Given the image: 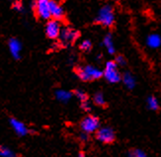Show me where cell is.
I'll list each match as a JSON object with an SVG mask.
<instances>
[{
    "label": "cell",
    "instance_id": "cell-11",
    "mask_svg": "<svg viewBox=\"0 0 161 157\" xmlns=\"http://www.w3.org/2000/svg\"><path fill=\"white\" fill-rule=\"evenodd\" d=\"M51 7V15L52 19L61 21L65 17V11L62 5L58 1V0H51L50 3Z\"/></svg>",
    "mask_w": 161,
    "mask_h": 157
},
{
    "label": "cell",
    "instance_id": "cell-7",
    "mask_svg": "<svg viewBox=\"0 0 161 157\" xmlns=\"http://www.w3.org/2000/svg\"><path fill=\"white\" fill-rule=\"evenodd\" d=\"M100 127V120L96 116L88 115L80 122L81 131L88 134L96 132Z\"/></svg>",
    "mask_w": 161,
    "mask_h": 157
},
{
    "label": "cell",
    "instance_id": "cell-19",
    "mask_svg": "<svg viewBox=\"0 0 161 157\" xmlns=\"http://www.w3.org/2000/svg\"><path fill=\"white\" fill-rule=\"evenodd\" d=\"M92 42H91L90 40H83L80 44H79V49L84 53H88L90 52L91 49H92Z\"/></svg>",
    "mask_w": 161,
    "mask_h": 157
},
{
    "label": "cell",
    "instance_id": "cell-14",
    "mask_svg": "<svg viewBox=\"0 0 161 157\" xmlns=\"http://www.w3.org/2000/svg\"><path fill=\"white\" fill-rule=\"evenodd\" d=\"M72 96H73V93H71V92H69L67 90L58 89L55 91V98H57L59 102H62V103L68 102Z\"/></svg>",
    "mask_w": 161,
    "mask_h": 157
},
{
    "label": "cell",
    "instance_id": "cell-10",
    "mask_svg": "<svg viewBox=\"0 0 161 157\" xmlns=\"http://www.w3.org/2000/svg\"><path fill=\"white\" fill-rule=\"evenodd\" d=\"M9 124H10V126L12 127V130L15 132V133L19 135V137H26V135L31 132L23 122H21V121H19L16 118H10Z\"/></svg>",
    "mask_w": 161,
    "mask_h": 157
},
{
    "label": "cell",
    "instance_id": "cell-15",
    "mask_svg": "<svg viewBox=\"0 0 161 157\" xmlns=\"http://www.w3.org/2000/svg\"><path fill=\"white\" fill-rule=\"evenodd\" d=\"M122 81L128 89H134L136 86V79L130 72H125L122 76Z\"/></svg>",
    "mask_w": 161,
    "mask_h": 157
},
{
    "label": "cell",
    "instance_id": "cell-16",
    "mask_svg": "<svg viewBox=\"0 0 161 157\" xmlns=\"http://www.w3.org/2000/svg\"><path fill=\"white\" fill-rule=\"evenodd\" d=\"M93 103L96 106L99 107H105L106 106V100H105V96L102 92H96L93 96Z\"/></svg>",
    "mask_w": 161,
    "mask_h": 157
},
{
    "label": "cell",
    "instance_id": "cell-20",
    "mask_svg": "<svg viewBox=\"0 0 161 157\" xmlns=\"http://www.w3.org/2000/svg\"><path fill=\"white\" fill-rule=\"evenodd\" d=\"M0 155H1V157H17L10 148L5 145H2L0 148Z\"/></svg>",
    "mask_w": 161,
    "mask_h": 157
},
{
    "label": "cell",
    "instance_id": "cell-2",
    "mask_svg": "<svg viewBox=\"0 0 161 157\" xmlns=\"http://www.w3.org/2000/svg\"><path fill=\"white\" fill-rule=\"evenodd\" d=\"M75 74L83 82H89L100 79L104 76L103 70L98 68L92 64H86V65L77 66L75 68Z\"/></svg>",
    "mask_w": 161,
    "mask_h": 157
},
{
    "label": "cell",
    "instance_id": "cell-13",
    "mask_svg": "<svg viewBox=\"0 0 161 157\" xmlns=\"http://www.w3.org/2000/svg\"><path fill=\"white\" fill-rule=\"evenodd\" d=\"M102 45L105 47V48H106V51L109 54L114 55L116 53V48H115V44H114L113 35L111 33H108L104 36Z\"/></svg>",
    "mask_w": 161,
    "mask_h": 157
},
{
    "label": "cell",
    "instance_id": "cell-29",
    "mask_svg": "<svg viewBox=\"0 0 161 157\" xmlns=\"http://www.w3.org/2000/svg\"><path fill=\"white\" fill-rule=\"evenodd\" d=\"M9 1H13V2H14V1H15V0H9Z\"/></svg>",
    "mask_w": 161,
    "mask_h": 157
},
{
    "label": "cell",
    "instance_id": "cell-24",
    "mask_svg": "<svg viewBox=\"0 0 161 157\" xmlns=\"http://www.w3.org/2000/svg\"><path fill=\"white\" fill-rule=\"evenodd\" d=\"M80 107H81V109L83 111H85V112H90L91 110H92V106H91V103L89 101L81 103L80 104Z\"/></svg>",
    "mask_w": 161,
    "mask_h": 157
},
{
    "label": "cell",
    "instance_id": "cell-26",
    "mask_svg": "<svg viewBox=\"0 0 161 157\" xmlns=\"http://www.w3.org/2000/svg\"><path fill=\"white\" fill-rule=\"evenodd\" d=\"M77 157H86V156H85V153H84V152H79Z\"/></svg>",
    "mask_w": 161,
    "mask_h": 157
},
{
    "label": "cell",
    "instance_id": "cell-28",
    "mask_svg": "<svg viewBox=\"0 0 161 157\" xmlns=\"http://www.w3.org/2000/svg\"><path fill=\"white\" fill-rule=\"evenodd\" d=\"M109 1H119V0H109Z\"/></svg>",
    "mask_w": 161,
    "mask_h": 157
},
{
    "label": "cell",
    "instance_id": "cell-17",
    "mask_svg": "<svg viewBox=\"0 0 161 157\" xmlns=\"http://www.w3.org/2000/svg\"><path fill=\"white\" fill-rule=\"evenodd\" d=\"M146 105H147V108L151 111H157L159 109V103L158 100L154 96H149L146 100Z\"/></svg>",
    "mask_w": 161,
    "mask_h": 157
},
{
    "label": "cell",
    "instance_id": "cell-5",
    "mask_svg": "<svg viewBox=\"0 0 161 157\" xmlns=\"http://www.w3.org/2000/svg\"><path fill=\"white\" fill-rule=\"evenodd\" d=\"M79 36L80 33L76 29H74V28L69 26H64L59 35L58 42L61 47H68L77 41Z\"/></svg>",
    "mask_w": 161,
    "mask_h": 157
},
{
    "label": "cell",
    "instance_id": "cell-18",
    "mask_svg": "<svg viewBox=\"0 0 161 157\" xmlns=\"http://www.w3.org/2000/svg\"><path fill=\"white\" fill-rule=\"evenodd\" d=\"M73 95L79 100L80 103L88 101V95H87V93H86V92H84L83 90H81V89H76V90H74Z\"/></svg>",
    "mask_w": 161,
    "mask_h": 157
},
{
    "label": "cell",
    "instance_id": "cell-22",
    "mask_svg": "<svg viewBox=\"0 0 161 157\" xmlns=\"http://www.w3.org/2000/svg\"><path fill=\"white\" fill-rule=\"evenodd\" d=\"M114 60L118 64V66L123 67V66L127 65V59H125V58L123 54H118V55H116V58H115Z\"/></svg>",
    "mask_w": 161,
    "mask_h": 157
},
{
    "label": "cell",
    "instance_id": "cell-8",
    "mask_svg": "<svg viewBox=\"0 0 161 157\" xmlns=\"http://www.w3.org/2000/svg\"><path fill=\"white\" fill-rule=\"evenodd\" d=\"M96 138L102 143H113L116 139V133L113 128L110 126H101L96 132Z\"/></svg>",
    "mask_w": 161,
    "mask_h": 157
},
{
    "label": "cell",
    "instance_id": "cell-25",
    "mask_svg": "<svg viewBox=\"0 0 161 157\" xmlns=\"http://www.w3.org/2000/svg\"><path fill=\"white\" fill-rule=\"evenodd\" d=\"M88 138H89V134L88 133H85V132H81L80 134H79V139L81 140V141H87L88 140Z\"/></svg>",
    "mask_w": 161,
    "mask_h": 157
},
{
    "label": "cell",
    "instance_id": "cell-21",
    "mask_svg": "<svg viewBox=\"0 0 161 157\" xmlns=\"http://www.w3.org/2000/svg\"><path fill=\"white\" fill-rule=\"evenodd\" d=\"M12 9L14 11H16L17 13H24L25 12V7L23 5V3L19 1V0H15L12 3Z\"/></svg>",
    "mask_w": 161,
    "mask_h": 157
},
{
    "label": "cell",
    "instance_id": "cell-3",
    "mask_svg": "<svg viewBox=\"0 0 161 157\" xmlns=\"http://www.w3.org/2000/svg\"><path fill=\"white\" fill-rule=\"evenodd\" d=\"M50 3L51 0H34L33 1V5L31 7L35 13V16L39 20L47 22L52 19Z\"/></svg>",
    "mask_w": 161,
    "mask_h": 157
},
{
    "label": "cell",
    "instance_id": "cell-23",
    "mask_svg": "<svg viewBox=\"0 0 161 157\" xmlns=\"http://www.w3.org/2000/svg\"><path fill=\"white\" fill-rule=\"evenodd\" d=\"M129 157H147L141 149H131L129 152Z\"/></svg>",
    "mask_w": 161,
    "mask_h": 157
},
{
    "label": "cell",
    "instance_id": "cell-4",
    "mask_svg": "<svg viewBox=\"0 0 161 157\" xmlns=\"http://www.w3.org/2000/svg\"><path fill=\"white\" fill-rule=\"evenodd\" d=\"M118 64L115 60H108L105 63V67L103 69L104 78L106 79L109 83L116 84L122 81V74L118 69Z\"/></svg>",
    "mask_w": 161,
    "mask_h": 157
},
{
    "label": "cell",
    "instance_id": "cell-6",
    "mask_svg": "<svg viewBox=\"0 0 161 157\" xmlns=\"http://www.w3.org/2000/svg\"><path fill=\"white\" fill-rule=\"evenodd\" d=\"M61 29H62L61 21L54 20V19L48 20V21H47L46 25H45L46 37L50 40H53V41L58 40Z\"/></svg>",
    "mask_w": 161,
    "mask_h": 157
},
{
    "label": "cell",
    "instance_id": "cell-27",
    "mask_svg": "<svg viewBox=\"0 0 161 157\" xmlns=\"http://www.w3.org/2000/svg\"><path fill=\"white\" fill-rule=\"evenodd\" d=\"M102 58H103V55H102L101 53H100V54H98V55H97V59H101Z\"/></svg>",
    "mask_w": 161,
    "mask_h": 157
},
{
    "label": "cell",
    "instance_id": "cell-9",
    "mask_svg": "<svg viewBox=\"0 0 161 157\" xmlns=\"http://www.w3.org/2000/svg\"><path fill=\"white\" fill-rule=\"evenodd\" d=\"M7 46H8L9 53L12 58L15 60H19L21 59V53H22V42L19 41L17 38H10L7 42Z\"/></svg>",
    "mask_w": 161,
    "mask_h": 157
},
{
    "label": "cell",
    "instance_id": "cell-12",
    "mask_svg": "<svg viewBox=\"0 0 161 157\" xmlns=\"http://www.w3.org/2000/svg\"><path fill=\"white\" fill-rule=\"evenodd\" d=\"M145 44L151 49L159 48L161 47V36L156 33L149 34L145 39Z\"/></svg>",
    "mask_w": 161,
    "mask_h": 157
},
{
    "label": "cell",
    "instance_id": "cell-1",
    "mask_svg": "<svg viewBox=\"0 0 161 157\" xmlns=\"http://www.w3.org/2000/svg\"><path fill=\"white\" fill-rule=\"evenodd\" d=\"M116 22V13L114 7L107 3L102 5L97 12L94 23L104 28H112Z\"/></svg>",
    "mask_w": 161,
    "mask_h": 157
}]
</instances>
